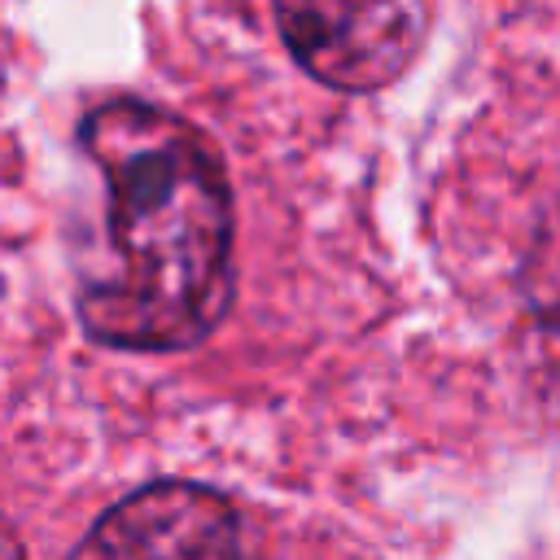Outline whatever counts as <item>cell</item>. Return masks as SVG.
<instances>
[{
	"mask_svg": "<svg viewBox=\"0 0 560 560\" xmlns=\"http://www.w3.org/2000/svg\"><path fill=\"white\" fill-rule=\"evenodd\" d=\"M516 289L529 306V315L560 332V188L547 201V210L538 214V228L525 245L521 271H516Z\"/></svg>",
	"mask_w": 560,
	"mask_h": 560,
	"instance_id": "4",
	"label": "cell"
},
{
	"mask_svg": "<svg viewBox=\"0 0 560 560\" xmlns=\"http://www.w3.org/2000/svg\"><path fill=\"white\" fill-rule=\"evenodd\" d=\"M293 61L324 88L381 92L429 39V0H271Z\"/></svg>",
	"mask_w": 560,
	"mask_h": 560,
	"instance_id": "2",
	"label": "cell"
},
{
	"mask_svg": "<svg viewBox=\"0 0 560 560\" xmlns=\"http://www.w3.org/2000/svg\"><path fill=\"white\" fill-rule=\"evenodd\" d=\"M70 560H241V516L197 481H149L79 538Z\"/></svg>",
	"mask_w": 560,
	"mask_h": 560,
	"instance_id": "3",
	"label": "cell"
},
{
	"mask_svg": "<svg viewBox=\"0 0 560 560\" xmlns=\"http://www.w3.org/2000/svg\"><path fill=\"white\" fill-rule=\"evenodd\" d=\"M79 144L105 179L114 267L79 289V324L114 350H192L236 298V210L219 149L153 101H105Z\"/></svg>",
	"mask_w": 560,
	"mask_h": 560,
	"instance_id": "1",
	"label": "cell"
},
{
	"mask_svg": "<svg viewBox=\"0 0 560 560\" xmlns=\"http://www.w3.org/2000/svg\"><path fill=\"white\" fill-rule=\"evenodd\" d=\"M0 560H22V542L4 516H0Z\"/></svg>",
	"mask_w": 560,
	"mask_h": 560,
	"instance_id": "5",
	"label": "cell"
}]
</instances>
